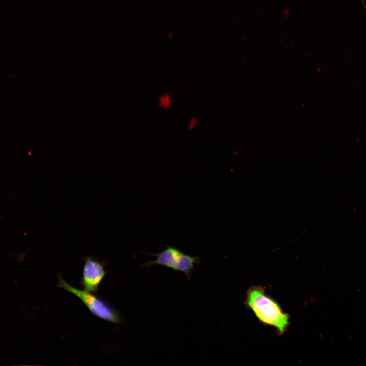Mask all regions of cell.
I'll use <instances>...</instances> for the list:
<instances>
[{
  "label": "cell",
  "mask_w": 366,
  "mask_h": 366,
  "mask_svg": "<svg viewBox=\"0 0 366 366\" xmlns=\"http://www.w3.org/2000/svg\"><path fill=\"white\" fill-rule=\"evenodd\" d=\"M244 303L260 323L273 327L278 335H283L288 329L290 324L289 314L266 294L263 286H251L247 290Z\"/></svg>",
  "instance_id": "cell-1"
},
{
  "label": "cell",
  "mask_w": 366,
  "mask_h": 366,
  "mask_svg": "<svg viewBox=\"0 0 366 366\" xmlns=\"http://www.w3.org/2000/svg\"><path fill=\"white\" fill-rule=\"evenodd\" d=\"M58 278L59 282L56 286L76 296L95 316L112 323H120L121 318L118 311L107 302L93 293L73 287L60 274H58Z\"/></svg>",
  "instance_id": "cell-2"
},
{
  "label": "cell",
  "mask_w": 366,
  "mask_h": 366,
  "mask_svg": "<svg viewBox=\"0 0 366 366\" xmlns=\"http://www.w3.org/2000/svg\"><path fill=\"white\" fill-rule=\"evenodd\" d=\"M156 259L145 262L142 266L149 267L159 265L183 272L190 280L196 264L200 263V256H192L183 253L175 247L168 246L159 253L151 254Z\"/></svg>",
  "instance_id": "cell-3"
},
{
  "label": "cell",
  "mask_w": 366,
  "mask_h": 366,
  "mask_svg": "<svg viewBox=\"0 0 366 366\" xmlns=\"http://www.w3.org/2000/svg\"><path fill=\"white\" fill-rule=\"evenodd\" d=\"M83 261L84 265L81 283L84 290L93 293H97L107 273L105 270L106 263L100 262L90 256H85Z\"/></svg>",
  "instance_id": "cell-4"
},
{
  "label": "cell",
  "mask_w": 366,
  "mask_h": 366,
  "mask_svg": "<svg viewBox=\"0 0 366 366\" xmlns=\"http://www.w3.org/2000/svg\"><path fill=\"white\" fill-rule=\"evenodd\" d=\"M158 106L163 109H170L173 104L172 95L168 92H165L160 94L158 98Z\"/></svg>",
  "instance_id": "cell-5"
},
{
  "label": "cell",
  "mask_w": 366,
  "mask_h": 366,
  "mask_svg": "<svg viewBox=\"0 0 366 366\" xmlns=\"http://www.w3.org/2000/svg\"><path fill=\"white\" fill-rule=\"evenodd\" d=\"M200 123V119L196 116L192 117L189 119L187 126L190 130H193L195 129Z\"/></svg>",
  "instance_id": "cell-6"
}]
</instances>
